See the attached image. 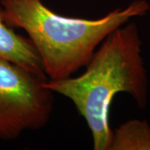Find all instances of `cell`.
<instances>
[{"label":"cell","instance_id":"cell-1","mask_svg":"<svg viewBox=\"0 0 150 150\" xmlns=\"http://www.w3.org/2000/svg\"><path fill=\"white\" fill-rule=\"evenodd\" d=\"M142 41L132 23L111 33L95 50L80 76L48 79L44 86L69 98L91 131L94 150H108L112 139L108 113L113 97L127 93L138 107L148 102V79Z\"/></svg>","mask_w":150,"mask_h":150},{"label":"cell","instance_id":"cell-2","mask_svg":"<svg viewBox=\"0 0 150 150\" xmlns=\"http://www.w3.org/2000/svg\"><path fill=\"white\" fill-rule=\"evenodd\" d=\"M7 25L21 28L39 55L48 79H62L86 67L97 48L130 18L145 15L149 4L134 0L98 19L61 16L42 0H0Z\"/></svg>","mask_w":150,"mask_h":150},{"label":"cell","instance_id":"cell-3","mask_svg":"<svg viewBox=\"0 0 150 150\" xmlns=\"http://www.w3.org/2000/svg\"><path fill=\"white\" fill-rule=\"evenodd\" d=\"M47 80L46 75L0 58V139H16L48 123L54 92L44 86Z\"/></svg>","mask_w":150,"mask_h":150},{"label":"cell","instance_id":"cell-4","mask_svg":"<svg viewBox=\"0 0 150 150\" xmlns=\"http://www.w3.org/2000/svg\"><path fill=\"white\" fill-rule=\"evenodd\" d=\"M0 58L38 74H44L41 59L28 38L18 34L6 24L0 7Z\"/></svg>","mask_w":150,"mask_h":150},{"label":"cell","instance_id":"cell-5","mask_svg":"<svg viewBox=\"0 0 150 150\" xmlns=\"http://www.w3.org/2000/svg\"><path fill=\"white\" fill-rule=\"evenodd\" d=\"M108 150H150V126L147 121L133 119L112 133Z\"/></svg>","mask_w":150,"mask_h":150}]
</instances>
